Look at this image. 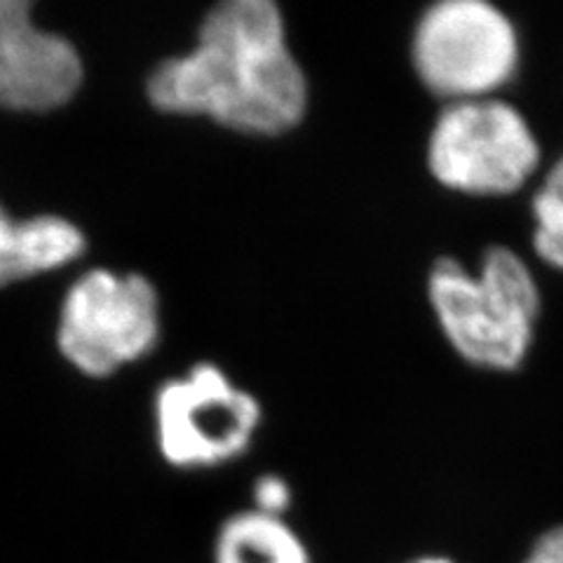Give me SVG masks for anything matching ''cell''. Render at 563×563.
<instances>
[{
    "instance_id": "8fae6325",
    "label": "cell",
    "mask_w": 563,
    "mask_h": 563,
    "mask_svg": "<svg viewBox=\"0 0 563 563\" xmlns=\"http://www.w3.org/2000/svg\"><path fill=\"white\" fill-rule=\"evenodd\" d=\"M294 505L291 484L277 472L261 474L252 486V509L271 517H287Z\"/></svg>"
},
{
    "instance_id": "8992f818",
    "label": "cell",
    "mask_w": 563,
    "mask_h": 563,
    "mask_svg": "<svg viewBox=\"0 0 563 563\" xmlns=\"http://www.w3.org/2000/svg\"><path fill=\"white\" fill-rule=\"evenodd\" d=\"M526 120L503 101H461L437 120L430 167L439 181L472 196H505L538 167Z\"/></svg>"
},
{
    "instance_id": "7c38bea8",
    "label": "cell",
    "mask_w": 563,
    "mask_h": 563,
    "mask_svg": "<svg viewBox=\"0 0 563 563\" xmlns=\"http://www.w3.org/2000/svg\"><path fill=\"white\" fill-rule=\"evenodd\" d=\"M523 563H563V526L544 533Z\"/></svg>"
},
{
    "instance_id": "4fadbf2b",
    "label": "cell",
    "mask_w": 563,
    "mask_h": 563,
    "mask_svg": "<svg viewBox=\"0 0 563 563\" xmlns=\"http://www.w3.org/2000/svg\"><path fill=\"white\" fill-rule=\"evenodd\" d=\"M411 563H453L449 559H442V556H422V559H416Z\"/></svg>"
},
{
    "instance_id": "30bf717a",
    "label": "cell",
    "mask_w": 563,
    "mask_h": 563,
    "mask_svg": "<svg viewBox=\"0 0 563 563\" xmlns=\"http://www.w3.org/2000/svg\"><path fill=\"white\" fill-rule=\"evenodd\" d=\"M536 250L563 271V157L552 167L533 200Z\"/></svg>"
},
{
    "instance_id": "6da1fadb",
    "label": "cell",
    "mask_w": 563,
    "mask_h": 563,
    "mask_svg": "<svg viewBox=\"0 0 563 563\" xmlns=\"http://www.w3.org/2000/svg\"><path fill=\"white\" fill-rule=\"evenodd\" d=\"M155 109L207 115L246 134H282L301 122L308 85L275 0H219L198 45L153 70Z\"/></svg>"
},
{
    "instance_id": "ba28073f",
    "label": "cell",
    "mask_w": 563,
    "mask_h": 563,
    "mask_svg": "<svg viewBox=\"0 0 563 563\" xmlns=\"http://www.w3.org/2000/svg\"><path fill=\"white\" fill-rule=\"evenodd\" d=\"M85 252V235L62 217L12 219L0 205V287L57 271Z\"/></svg>"
},
{
    "instance_id": "9c48e42d",
    "label": "cell",
    "mask_w": 563,
    "mask_h": 563,
    "mask_svg": "<svg viewBox=\"0 0 563 563\" xmlns=\"http://www.w3.org/2000/svg\"><path fill=\"white\" fill-rule=\"evenodd\" d=\"M214 563H312L303 536L287 517H271L256 509H240L217 531Z\"/></svg>"
},
{
    "instance_id": "277c9868",
    "label": "cell",
    "mask_w": 563,
    "mask_h": 563,
    "mask_svg": "<svg viewBox=\"0 0 563 563\" xmlns=\"http://www.w3.org/2000/svg\"><path fill=\"white\" fill-rule=\"evenodd\" d=\"M161 339L157 294L148 279L92 271L68 289L57 329L66 362L90 378H106Z\"/></svg>"
},
{
    "instance_id": "5b68a950",
    "label": "cell",
    "mask_w": 563,
    "mask_h": 563,
    "mask_svg": "<svg viewBox=\"0 0 563 563\" xmlns=\"http://www.w3.org/2000/svg\"><path fill=\"white\" fill-rule=\"evenodd\" d=\"M517 59V33L488 0H437L416 29L418 76L442 97L467 101L498 90Z\"/></svg>"
},
{
    "instance_id": "3957f363",
    "label": "cell",
    "mask_w": 563,
    "mask_h": 563,
    "mask_svg": "<svg viewBox=\"0 0 563 563\" xmlns=\"http://www.w3.org/2000/svg\"><path fill=\"white\" fill-rule=\"evenodd\" d=\"M153 420L157 453L169 467L207 472L252 449L263 409L252 393L205 362L157 387Z\"/></svg>"
},
{
    "instance_id": "52a82bcc",
    "label": "cell",
    "mask_w": 563,
    "mask_h": 563,
    "mask_svg": "<svg viewBox=\"0 0 563 563\" xmlns=\"http://www.w3.org/2000/svg\"><path fill=\"white\" fill-rule=\"evenodd\" d=\"M33 0H0V109L49 111L82 82L76 47L31 20Z\"/></svg>"
},
{
    "instance_id": "7a4b0ae2",
    "label": "cell",
    "mask_w": 563,
    "mask_h": 563,
    "mask_svg": "<svg viewBox=\"0 0 563 563\" xmlns=\"http://www.w3.org/2000/svg\"><path fill=\"white\" fill-rule=\"evenodd\" d=\"M430 298L444 333L461 355L484 368H517L533 339L540 294L526 263L503 246L486 252L479 277L453 258L439 261Z\"/></svg>"
}]
</instances>
